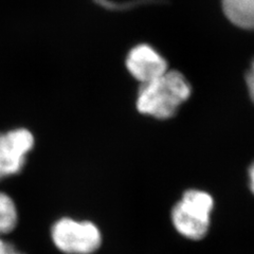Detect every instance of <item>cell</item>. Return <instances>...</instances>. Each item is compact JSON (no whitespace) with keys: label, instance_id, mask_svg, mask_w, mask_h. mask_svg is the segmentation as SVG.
<instances>
[{"label":"cell","instance_id":"cell-6","mask_svg":"<svg viewBox=\"0 0 254 254\" xmlns=\"http://www.w3.org/2000/svg\"><path fill=\"white\" fill-rule=\"evenodd\" d=\"M221 5L234 26L254 31V0H221Z\"/></svg>","mask_w":254,"mask_h":254},{"label":"cell","instance_id":"cell-3","mask_svg":"<svg viewBox=\"0 0 254 254\" xmlns=\"http://www.w3.org/2000/svg\"><path fill=\"white\" fill-rule=\"evenodd\" d=\"M51 237L55 247L66 254H92L102 244V234L93 222L68 217L52 226Z\"/></svg>","mask_w":254,"mask_h":254},{"label":"cell","instance_id":"cell-1","mask_svg":"<svg viewBox=\"0 0 254 254\" xmlns=\"http://www.w3.org/2000/svg\"><path fill=\"white\" fill-rule=\"evenodd\" d=\"M192 94V87L179 71L168 70L160 77L142 84L138 91L137 109L140 114L158 120H168Z\"/></svg>","mask_w":254,"mask_h":254},{"label":"cell","instance_id":"cell-2","mask_svg":"<svg viewBox=\"0 0 254 254\" xmlns=\"http://www.w3.org/2000/svg\"><path fill=\"white\" fill-rule=\"evenodd\" d=\"M213 208L214 200L209 193L195 189L188 190L172 209L173 226L180 235L189 240H202L209 232Z\"/></svg>","mask_w":254,"mask_h":254},{"label":"cell","instance_id":"cell-5","mask_svg":"<svg viewBox=\"0 0 254 254\" xmlns=\"http://www.w3.org/2000/svg\"><path fill=\"white\" fill-rule=\"evenodd\" d=\"M126 68L142 84H146L163 75L169 70L168 62L155 48L140 44L127 54Z\"/></svg>","mask_w":254,"mask_h":254},{"label":"cell","instance_id":"cell-7","mask_svg":"<svg viewBox=\"0 0 254 254\" xmlns=\"http://www.w3.org/2000/svg\"><path fill=\"white\" fill-rule=\"evenodd\" d=\"M17 209L12 198L0 192V235L13 231L17 225Z\"/></svg>","mask_w":254,"mask_h":254},{"label":"cell","instance_id":"cell-10","mask_svg":"<svg viewBox=\"0 0 254 254\" xmlns=\"http://www.w3.org/2000/svg\"><path fill=\"white\" fill-rule=\"evenodd\" d=\"M248 176H249V187L251 192L254 194V162L251 164L248 171Z\"/></svg>","mask_w":254,"mask_h":254},{"label":"cell","instance_id":"cell-9","mask_svg":"<svg viewBox=\"0 0 254 254\" xmlns=\"http://www.w3.org/2000/svg\"><path fill=\"white\" fill-rule=\"evenodd\" d=\"M0 254H25L16 249L14 246L0 238Z\"/></svg>","mask_w":254,"mask_h":254},{"label":"cell","instance_id":"cell-4","mask_svg":"<svg viewBox=\"0 0 254 254\" xmlns=\"http://www.w3.org/2000/svg\"><path fill=\"white\" fill-rule=\"evenodd\" d=\"M33 146V134L26 128L0 133V180L21 172Z\"/></svg>","mask_w":254,"mask_h":254},{"label":"cell","instance_id":"cell-8","mask_svg":"<svg viewBox=\"0 0 254 254\" xmlns=\"http://www.w3.org/2000/svg\"><path fill=\"white\" fill-rule=\"evenodd\" d=\"M246 83H247V88L250 98L254 103V60L251 63L247 74H246Z\"/></svg>","mask_w":254,"mask_h":254}]
</instances>
